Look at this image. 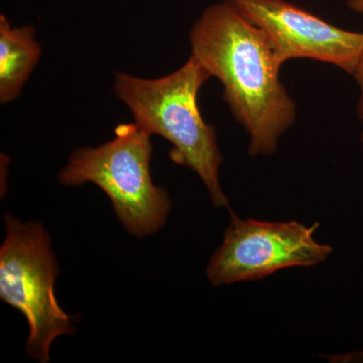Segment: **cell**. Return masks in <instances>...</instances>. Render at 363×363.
<instances>
[{"instance_id": "52a82bcc", "label": "cell", "mask_w": 363, "mask_h": 363, "mask_svg": "<svg viewBox=\"0 0 363 363\" xmlns=\"http://www.w3.org/2000/svg\"><path fill=\"white\" fill-rule=\"evenodd\" d=\"M40 55L33 26L11 28L0 16V102L7 104L20 95L21 88L37 65Z\"/></svg>"}, {"instance_id": "9c48e42d", "label": "cell", "mask_w": 363, "mask_h": 363, "mask_svg": "<svg viewBox=\"0 0 363 363\" xmlns=\"http://www.w3.org/2000/svg\"><path fill=\"white\" fill-rule=\"evenodd\" d=\"M347 6L352 11L363 13V0H348Z\"/></svg>"}, {"instance_id": "6da1fadb", "label": "cell", "mask_w": 363, "mask_h": 363, "mask_svg": "<svg viewBox=\"0 0 363 363\" xmlns=\"http://www.w3.org/2000/svg\"><path fill=\"white\" fill-rule=\"evenodd\" d=\"M190 42L191 56L219 79L231 112L250 133L248 154H274L295 123L296 104L279 80L281 64L267 35L224 1L205 9Z\"/></svg>"}, {"instance_id": "7a4b0ae2", "label": "cell", "mask_w": 363, "mask_h": 363, "mask_svg": "<svg viewBox=\"0 0 363 363\" xmlns=\"http://www.w3.org/2000/svg\"><path fill=\"white\" fill-rule=\"evenodd\" d=\"M210 77L206 69L191 56L179 70L156 80L116 74L114 91L130 109L138 128L150 135H161L173 145L172 161L200 176L214 206L228 207L219 184L223 157L216 133L203 121L197 104L200 88Z\"/></svg>"}, {"instance_id": "3957f363", "label": "cell", "mask_w": 363, "mask_h": 363, "mask_svg": "<svg viewBox=\"0 0 363 363\" xmlns=\"http://www.w3.org/2000/svg\"><path fill=\"white\" fill-rule=\"evenodd\" d=\"M152 152L150 133L135 123H121L111 142L74 150L59 180L67 186L97 185L126 230L143 238L164 225L171 208L167 191L152 183Z\"/></svg>"}, {"instance_id": "8992f818", "label": "cell", "mask_w": 363, "mask_h": 363, "mask_svg": "<svg viewBox=\"0 0 363 363\" xmlns=\"http://www.w3.org/2000/svg\"><path fill=\"white\" fill-rule=\"evenodd\" d=\"M225 1L267 35L281 65L288 60L307 58L354 73L363 33L341 30L285 0Z\"/></svg>"}, {"instance_id": "277c9868", "label": "cell", "mask_w": 363, "mask_h": 363, "mask_svg": "<svg viewBox=\"0 0 363 363\" xmlns=\"http://www.w3.org/2000/svg\"><path fill=\"white\" fill-rule=\"evenodd\" d=\"M6 238L0 248V298L20 311L30 327L28 357L50 362L52 341L75 332L72 318L55 296L59 267L51 238L40 222L23 223L4 215Z\"/></svg>"}, {"instance_id": "5b68a950", "label": "cell", "mask_w": 363, "mask_h": 363, "mask_svg": "<svg viewBox=\"0 0 363 363\" xmlns=\"http://www.w3.org/2000/svg\"><path fill=\"white\" fill-rule=\"evenodd\" d=\"M230 225L206 274L213 286L257 281L292 267H312L331 255L330 245L314 240L319 224L242 220L231 210Z\"/></svg>"}, {"instance_id": "ba28073f", "label": "cell", "mask_w": 363, "mask_h": 363, "mask_svg": "<svg viewBox=\"0 0 363 363\" xmlns=\"http://www.w3.org/2000/svg\"><path fill=\"white\" fill-rule=\"evenodd\" d=\"M353 75L357 79L358 84H359L360 90H362V96H360L359 104H358V116H359V118L362 119L363 123V47ZM362 140L363 143V131L362 133Z\"/></svg>"}]
</instances>
